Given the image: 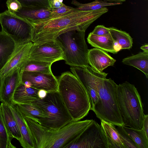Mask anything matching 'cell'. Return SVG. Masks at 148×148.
<instances>
[{"label":"cell","mask_w":148,"mask_h":148,"mask_svg":"<svg viewBox=\"0 0 148 148\" xmlns=\"http://www.w3.org/2000/svg\"><path fill=\"white\" fill-rule=\"evenodd\" d=\"M88 42L92 46L114 54L118 53L114 42L110 33L103 36H97L90 33L87 38Z\"/></svg>","instance_id":"cell-19"},{"label":"cell","mask_w":148,"mask_h":148,"mask_svg":"<svg viewBox=\"0 0 148 148\" xmlns=\"http://www.w3.org/2000/svg\"><path fill=\"white\" fill-rule=\"evenodd\" d=\"M108 11L106 7L94 11L79 10L59 17L29 21L33 26L32 42L40 45L53 42L60 34L72 30L85 32L93 22Z\"/></svg>","instance_id":"cell-1"},{"label":"cell","mask_w":148,"mask_h":148,"mask_svg":"<svg viewBox=\"0 0 148 148\" xmlns=\"http://www.w3.org/2000/svg\"><path fill=\"white\" fill-rule=\"evenodd\" d=\"M0 107L3 119L12 137L16 138L20 142L22 139L21 136L10 106L2 103Z\"/></svg>","instance_id":"cell-20"},{"label":"cell","mask_w":148,"mask_h":148,"mask_svg":"<svg viewBox=\"0 0 148 148\" xmlns=\"http://www.w3.org/2000/svg\"><path fill=\"white\" fill-rule=\"evenodd\" d=\"M139 148H148V137L142 128L138 129L123 125Z\"/></svg>","instance_id":"cell-28"},{"label":"cell","mask_w":148,"mask_h":148,"mask_svg":"<svg viewBox=\"0 0 148 148\" xmlns=\"http://www.w3.org/2000/svg\"><path fill=\"white\" fill-rule=\"evenodd\" d=\"M52 63L28 59L20 69L22 71L53 73L51 69Z\"/></svg>","instance_id":"cell-26"},{"label":"cell","mask_w":148,"mask_h":148,"mask_svg":"<svg viewBox=\"0 0 148 148\" xmlns=\"http://www.w3.org/2000/svg\"><path fill=\"white\" fill-rule=\"evenodd\" d=\"M22 6H38L51 8L49 0H17Z\"/></svg>","instance_id":"cell-32"},{"label":"cell","mask_w":148,"mask_h":148,"mask_svg":"<svg viewBox=\"0 0 148 148\" xmlns=\"http://www.w3.org/2000/svg\"><path fill=\"white\" fill-rule=\"evenodd\" d=\"M47 92L43 90H39L38 92V96L40 98H44L46 95Z\"/></svg>","instance_id":"cell-37"},{"label":"cell","mask_w":148,"mask_h":148,"mask_svg":"<svg viewBox=\"0 0 148 148\" xmlns=\"http://www.w3.org/2000/svg\"></svg>","instance_id":"cell-40"},{"label":"cell","mask_w":148,"mask_h":148,"mask_svg":"<svg viewBox=\"0 0 148 148\" xmlns=\"http://www.w3.org/2000/svg\"><path fill=\"white\" fill-rule=\"evenodd\" d=\"M101 128L106 138L108 148H125L116 126L103 120H101Z\"/></svg>","instance_id":"cell-22"},{"label":"cell","mask_w":148,"mask_h":148,"mask_svg":"<svg viewBox=\"0 0 148 148\" xmlns=\"http://www.w3.org/2000/svg\"><path fill=\"white\" fill-rule=\"evenodd\" d=\"M109 29L114 42L116 49L118 52L122 49H129L132 47L133 39L128 33L113 27Z\"/></svg>","instance_id":"cell-23"},{"label":"cell","mask_w":148,"mask_h":148,"mask_svg":"<svg viewBox=\"0 0 148 148\" xmlns=\"http://www.w3.org/2000/svg\"><path fill=\"white\" fill-rule=\"evenodd\" d=\"M31 42L20 45H17L8 61L0 71L2 77L7 76L14 71L20 69L29 59L31 47Z\"/></svg>","instance_id":"cell-13"},{"label":"cell","mask_w":148,"mask_h":148,"mask_svg":"<svg viewBox=\"0 0 148 148\" xmlns=\"http://www.w3.org/2000/svg\"><path fill=\"white\" fill-rule=\"evenodd\" d=\"M29 21H37L50 17L51 8L38 6H22L14 13Z\"/></svg>","instance_id":"cell-16"},{"label":"cell","mask_w":148,"mask_h":148,"mask_svg":"<svg viewBox=\"0 0 148 148\" xmlns=\"http://www.w3.org/2000/svg\"><path fill=\"white\" fill-rule=\"evenodd\" d=\"M30 104L37 106L43 111L44 117L38 123L47 130H58L73 121L58 91L47 92L44 98Z\"/></svg>","instance_id":"cell-5"},{"label":"cell","mask_w":148,"mask_h":148,"mask_svg":"<svg viewBox=\"0 0 148 148\" xmlns=\"http://www.w3.org/2000/svg\"><path fill=\"white\" fill-rule=\"evenodd\" d=\"M71 3L77 7L78 10L82 11L97 10L108 6L122 4V2H108L101 0H95L87 3H82L76 0H72Z\"/></svg>","instance_id":"cell-27"},{"label":"cell","mask_w":148,"mask_h":148,"mask_svg":"<svg viewBox=\"0 0 148 148\" xmlns=\"http://www.w3.org/2000/svg\"><path fill=\"white\" fill-rule=\"evenodd\" d=\"M51 8H58L64 4L63 3H60L59 0H49Z\"/></svg>","instance_id":"cell-36"},{"label":"cell","mask_w":148,"mask_h":148,"mask_svg":"<svg viewBox=\"0 0 148 148\" xmlns=\"http://www.w3.org/2000/svg\"><path fill=\"white\" fill-rule=\"evenodd\" d=\"M6 4L8 10L13 14L20 9L22 7L21 4L17 0H7Z\"/></svg>","instance_id":"cell-33"},{"label":"cell","mask_w":148,"mask_h":148,"mask_svg":"<svg viewBox=\"0 0 148 148\" xmlns=\"http://www.w3.org/2000/svg\"><path fill=\"white\" fill-rule=\"evenodd\" d=\"M13 138L3 119L0 107V148H15L11 143Z\"/></svg>","instance_id":"cell-29"},{"label":"cell","mask_w":148,"mask_h":148,"mask_svg":"<svg viewBox=\"0 0 148 148\" xmlns=\"http://www.w3.org/2000/svg\"><path fill=\"white\" fill-rule=\"evenodd\" d=\"M140 48L143 51L148 52V44H145L140 47Z\"/></svg>","instance_id":"cell-38"},{"label":"cell","mask_w":148,"mask_h":148,"mask_svg":"<svg viewBox=\"0 0 148 148\" xmlns=\"http://www.w3.org/2000/svg\"><path fill=\"white\" fill-rule=\"evenodd\" d=\"M16 45L13 40L6 33L0 32V71L8 61Z\"/></svg>","instance_id":"cell-21"},{"label":"cell","mask_w":148,"mask_h":148,"mask_svg":"<svg viewBox=\"0 0 148 148\" xmlns=\"http://www.w3.org/2000/svg\"><path fill=\"white\" fill-rule=\"evenodd\" d=\"M70 70L87 91L90 99L91 109L98 99L96 80L100 73L95 71L89 65L86 68L71 66Z\"/></svg>","instance_id":"cell-12"},{"label":"cell","mask_w":148,"mask_h":148,"mask_svg":"<svg viewBox=\"0 0 148 148\" xmlns=\"http://www.w3.org/2000/svg\"><path fill=\"white\" fill-rule=\"evenodd\" d=\"M87 57L90 66L98 73L103 72L109 66H113L116 61L107 52L96 48L88 49Z\"/></svg>","instance_id":"cell-15"},{"label":"cell","mask_w":148,"mask_h":148,"mask_svg":"<svg viewBox=\"0 0 148 148\" xmlns=\"http://www.w3.org/2000/svg\"><path fill=\"white\" fill-rule=\"evenodd\" d=\"M57 79L58 91L73 121L83 119L91 107L86 89L77 77L69 71L63 73Z\"/></svg>","instance_id":"cell-2"},{"label":"cell","mask_w":148,"mask_h":148,"mask_svg":"<svg viewBox=\"0 0 148 148\" xmlns=\"http://www.w3.org/2000/svg\"><path fill=\"white\" fill-rule=\"evenodd\" d=\"M65 148H108L101 125L93 120L84 131Z\"/></svg>","instance_id":"cell-9"},{"label":"cell","mask_w":148,"mask_h":148,"mask_svg":"<svg viewBox=\"0 0 148 148\" xmlns=\"http://www.w3.org/2000/svg\"><path fill=\"white\" fill-rule=\"evenodd\" d=\"M1 77H2L1 76V75L0 74V86Z\"/></svg>","instance_id":"cell-39"},{"label":"cell","mask_w":148,"mask_h":148,"mask_svg":"<svg viewBox=\"0 0 148 148\" xmlns=\"http://www.w3.org/2000/svg\"><path fill=\"white\" fill-rule=\"evenodd\" d=\"M10 107L16 120L21 136L22 139L20 142L21 146L24 148H36L35 142L23 116L12 104Z\"/></svg>","instance_id":"cell-17"},{"label":"cell","mask_w":148,"mask_h":148,"mask_svg":"<svg viewBox=\"0 0 148 148\" xmlns=\"http://www.w3.org/2000/svg\"><path fill=\"white\" fill-rule=\"evenodd\" d=\"M124 64L133 66L140 70L148 77V52H140L134 55L127 57L122 60Z\"/></svg>","instance_id":"cell-24"},{"label":"cell","mask_w":148,"mask_h":148,"mask_svg":"<svg viewBox=\"0 0 148 148\" xmlns=\"http://www.w3.org/2000/svg\"><path fill=\"white\" fill-rule=\"evenodd\" d=\"M116 127L125 148H139L123 125L117 126Z\"/></svg>","instance_id":"cell-30"},{"label":"cell","mask_w":148,"mask_h":148,"mask_svg":"<svg viewBox=\"0 0 148 148\" xmlns=\"http://www.w3.org/2000/svg\"><path fill=\"white\" fill-rule=\"evenodd\" d=\"M108 74L102 72L97 77L98 99L91 110L101 120L110 122L116 126L124 125L116 96L117 85L111 78H106Z\"/></svg>","instance_id":"cell-3"},{"label":"cell","mask_w":148,"mask_h":148,"mask_svg":"<svg viewBox=\"0 0 148 148\" xmlns=\"http://www.w3.org/2000/svg\"><path fill=\"white\" fill-rule=\"evenodd\" d=\"M85 37V32L74 29L62 33L55 38L54 41L62 49L66 64L83 68L89 66Z\"/></svg>","instance_id":"cell-6"},{"label":"cell","mask_w":148,"mask_h":148,"mask_svg":"<svg viewBox=\"0 0 148 148\" xmlns=\"http://www.w3.org/2000/svg\"><path fill=\"white\" fill-rule=\"evenodd\" d=\"M92 119L73 121L58 130L45 128L42 148H65L88 127Z\"/></svg>","instance_id":"cell-7"},{"label":"cell","mask_w":148,"mask_h":148,"mask_svg":"<svg viewBox=\"0 0 148 148\" xmlns=\"http://www.w3.org/2000/svg\"><path fill=\"white\" fill-rule=\"evenodd\" d=\"M0 24L2 31L13 40L16 45L32 42L33 26L27 19L8 10L0 13Z\"/></svg>","instance_id":"cell-8"},{"label":"cell","mask_w":148,"mask_h":148,"mask_svg":"<svg viewBox=\"0 0 148 148\" xmlns=\"http://www.w3.org/2000/svg\"><path fill=\"white\" fill-rule=\"evenodd\" d=\"M91 32L94 34L99 36L105 35L110 33L109 28L103 25H97Z\"/></svg>","instance_id":"cell-34"},{"label":"cell","mask_w":148,"mask_h":148,"mask_svg":"<svg viewBox=\"0 0 148 148\" xmlns=\"http://www.w3.org/2000/svg\"><path fill=\"white\" fill-rule=\"evenodd\" d=\"M29 59L53 64L63 60V54L61 48L54 41L40 45L33 43Z\"/></svg>","instance_id":"cell-11"},{"label":"cell","mask_w":148,"mask_h":148,"mask_svg":"<svg viewBox=\"0 0 148 148\" xmlns=\"http://www.w3.org/2000/svg\"><path fill=\"white\" fill-rule=\"evenodd\" d=\"M22 71L16 70L8 75L1 77L0 86V101L9 106L13 104L15 90L21 82Z\"/></svg>","instance_id":"cell-14"},{"label":"cell","mask_w":148,"mask_h":148,"mask_svg":"<svg viewBox=\"0 0 148 148\" xmlns=\"http://www.w3.org/2000/svg\"><path fill=\"white\" fill-rule=\"evenodd\" d=\"M39 90L21 82L14 92L13 103H30L32 101L40 98L38 94Z\"/></svg>","instance_id":"cell-18"},{"label":"cell","mask_w":148,"mask_h":148,"mask_svg":"<svg viewBox=\"0 0 148 148\" xmlns=\"http://www.w3.org/2000/svg\"><path fill=\"white\" fill-rule=\"evenodd\" d=\"M21 82L38 90L47 92L58 91V80L53 73L22 71Z\"/></svg>","instance_id":"cell-10"},{"label":"cell","mask_w":148,"mask_h":148,"mask_svg":"<svg viewBox=\"0 0 148 148\" xmlns=\"http://www.w3.org/2000/svg\"><path fill=\"white\" fill-rule=\"evenodd\" d=\"M142 128L146 135L148 137V115L145 114L143 123Z\"/></svg>","instance_id":"cell-35"},{"label":"cell","mask_w":148,"mask_h":148,"mask_svg":"<svg viewBox=\"0 0 148 148\" xmlns=\"http://www.w3.org/2000/svg\"><path fill=\"white\" fill-rule=\"evenodd\" d=\"M78 10H79L76 8L68 6L64 4L58 8H51L50 17L49 18L59 17Z\"/></svg>","instance_id":"cell-31"},{"label":"cell","mask_w":148,"mask_h":148,"mask_svg":"<svg viewBox=\"0 0 148 148\" xmlns=\"http://www.w3.org/2000/svg\"><path fill=\"white\" fill-rule=\"evenodd\" d=\"M12 105L23 116H26L36 120L38 123L44 117L41 108L31 104L13 103Z\"/></svg>","instance_id":"cell-25"},{"label":"cell","mask_w":148,"mask_h":148,"mask_svg":"<svg viewBox=\"0 0 148 148\" xmlns=\"http://www.w3.org/2000/svg\"><path fill=\"white\" fill-rule=\"evenodd\" d=\"M116 94L124 125L142 129L145 114L140 95L134 85L126 81L117 85Z\"/></svg>","instance_id":"cell-4"}]
</instances>
